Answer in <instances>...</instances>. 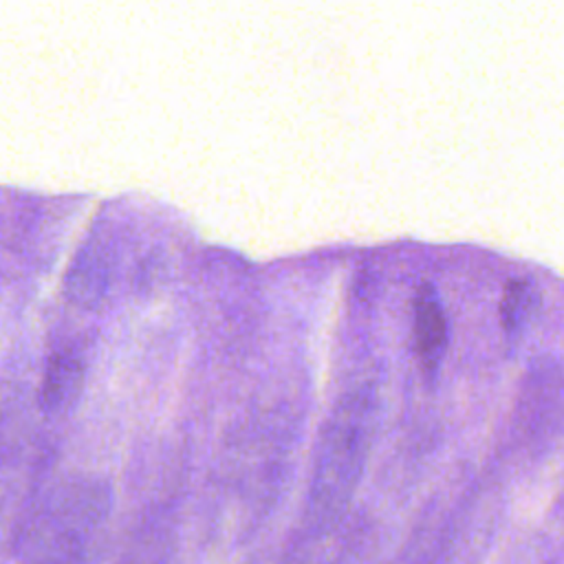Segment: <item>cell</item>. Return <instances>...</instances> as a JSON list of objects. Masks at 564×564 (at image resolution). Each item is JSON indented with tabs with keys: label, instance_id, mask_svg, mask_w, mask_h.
<instances>
[{
	"label": "cell",
	"instance_id": "obj_1",
	"mask_svg": "<svg viewBox=\"0 0 564 564\" xmlns=\"http://www.w3.org/2000/svg\"><path fill=\"white\" fill-rule=\"evenodd\" d=\"M375 399L370 390L346 394L330 412L317 445L311 482V511L328 520L350 500L370 449Z\"/></svg>",
	"mask_w": 564,
	"mask_h": 564
},
{
	"label": "cell",
	"instance_id": "obj_5",
	"mask_svg": "<svg viewBox=\"0 0 564 564\" xmlns=\"http://www.w3.org/2000/svg\"><path fill=\"white\" fill-rule=\"evenodd\" d=\"M540 293L529 278H511L500 297V326L507 335H518L533 317Z\"/></svg>",
	"mask_w": 564,
	"mask_h": 564
},
{
	"label": "cell",
	"instance_id": "obj_2",
	"mask_svg": "<svg viewBox=\"0 0 564 564\" xmlns=\"http://www.w3.org/2000/svg\"><path fill=\"white\" fill-rule=\"evenodd\" d=\"M112 269H115L112 242L101 231H93L90 238H86V242L79 247L68 269V275H66L68 297L84 308H95L108 293Z\"/></svg>",
	"mask_w": 564,
	"mask_h": 564
},
{
	"label": "cell",
	"instance_id": "obj_4",
	"mask_svg": "<svg viewBox=\"0 0 564 564\" xmlns=\"http://www.w3.org/2000/svg\"><path fill=\"white\" fill-rule=\"evenodd\" d=\"M84 388V364L73 350L53 352L42 388H40V405L48 414H62L79 399Z\"/></svg>",
	"mask_w": 564,
	"mask_h": 564
},
{
	"label": "cell",
	"instance_id": "obj_3",
	"mask_svg": "<svg viewBox=\"0 0 564 564\" xmlns=\"http://www.w3.org/2000/svg\"><path fill=\"white\" fill-rule=\"evenodd\" d=\"M414 348L425 377H434L447 350V319L436 289L419 284L414 295Z\"/></svg>",
	"mask_w": 564,
	"mask_h": 564
}]
</instances>
